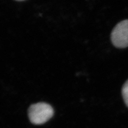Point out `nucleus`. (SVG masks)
I'll return each instance as SVG.
<instances>
[{
  "mask_svg": "<svg viewBox=\"0 0 128 128\" xmlns=\"http://www.w3.org/2000/svg\"><path fill=\"white\" fill-rule=\"evenodd\" d=\"M111 40L117 48L128 46V20H123L115 26L111 33Z\"/></svg>",
  "mask_w": 128,
  "mask_h": 128,
  "instance_id": "2",
  "label": "nucleus"
},
{
  "mask_svg": "<svg viewBox=\"0 0 128 128\" xmlns=\"http://www.w3.org/2000/svg\"><path fill=\"white\" fill-rule=\"evenodd\" d=\"M122 93L124 101L128 107V80L124 84L122 88Z\"/></svg>",
  "mask_w": 128,
  "mask_h": 128,
  "instance_id": "3",
  "label": "nucleus"
},
{
  "mask_svg": "<svg viewBox=\"0 0 128 128\" xmlns=\"http://www.w3.org/2000/svg\"><path fill=\"white\" fill-rule=\"evenodd\" d=\"M54 115V110L49 104L40 102L32 105L28 110L30 122L34 124H42L47 122Z\"/></svg>",
  "mask_w": 128,
  "mask_h": 128,
  "instance_id": "1",
  "label": "nucleus"
}]
</instances>
